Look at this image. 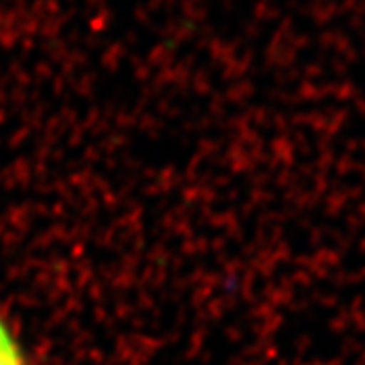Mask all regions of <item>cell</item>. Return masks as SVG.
<instances>
[{
    "instance_id": "cell-1",
    "label": "cell",
    "mask_w": 365,
    "mask_h": 365,
    "mask_svg": "<svg viewBox=\"0 0 365 365\" xmlns=\"http://www.w3.org/2000/svg\"><path fill=\"white\" fill-rule=\"evenodd\" d=\"M0 365H33L31 355L9 314L0 309Z\"/></svg>"
}]
</instances>
